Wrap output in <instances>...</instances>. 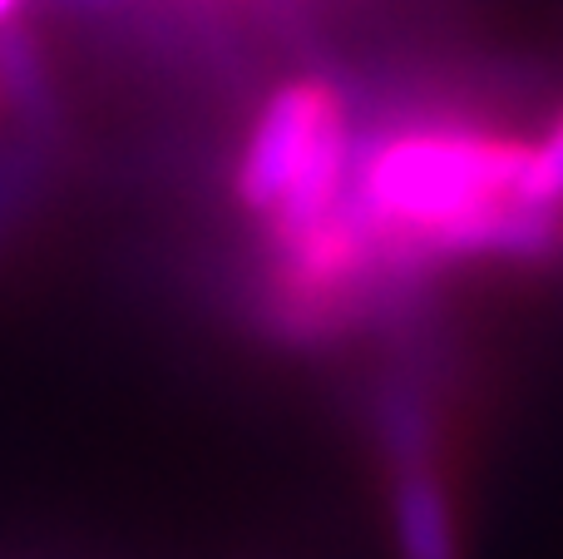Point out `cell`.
<instances>
[{
  "label": "cell",
  "instance_id": "cell-3",
  "mask_svg": "<svg viewBox=\"0 0 563 559\" xmlns=\"http://www.w3.org/2000/svg\"><path fill=\"white\" fill-rule=\"evenodd\" d=\"M390 550L396 559H465L460 515L435 465H400L390 475Z\"/></svg>",
  "mask_w": 563,
  "mask_h": 559
},
{
  "label": "cell",
  "instance_id": "cell-1",
  "mask_svg": "<svg viewBox=\"0 0 563 559\" xmlns=\"http://www.w3.org/2000/svg\"><path fill=\"white\" fill-rule=\"evenodd\" d=\"M525 139L465 124H420L351 149L341 208L376 248L406 263H539L563 243V213L519 198Z\"/></svg>",
  "mask_w": 563,
  "mask_h": 559
},
{
  "label": "cell",
  "instance_id": "cell-2",
  "mask_svg": "<svg viewBox=\"0 0 563 559\" xmlns=\"http://www.w3.org/2000/svg\"><path fill=\"white\" fill-rule=\"evenodd\" d=\"M351 114L327 79H287L263 105L233 174V194L273 233V248L297 243L327 223L351 178Z\"/></svg>",
  "mask_w": 563,
  "mask_h": 559
},
{
  "label": "cell",
  "instance_id": "cell-6",
  "mask_svg": "<svg viewBox=\"0 0 563 559\" xmlns=\"http://www.w3.org/2000/svg\"><path fill=\"white\" fill-rule=\"evenodd\" d=\"M20 6H25V0H0V30H5L10 20H15V10H20Z\"/></svg>",
  "mask_w": 563,
  "mask_h": 559
},
{
  "label": "cell",
  "instance_id": "cell-4",
  "mask_svg": "<svg viewBox=\"0 0 563 559\" xmlns=\"http://www.w3.org/2000/svg\"><path fill=\"white\" fill-rule=\"evenodd\" d=\"M376 431H380V446H386V461L396 465H430V406L416 386L396 382L380 402V416H376Z\"/></svg>",
  "mask_w": 563,
  "mask_h": 559
},
{
  "label": "cell",
  "instance_id": "cell-5",
  "mask_svg": "<svg viewBox=\"0 0 563 559\" xmlns=\"http://www.w3.org/2000/svg\"><path fill=\"white\" fill-rule=\"evenodd\" d=\"M519 198L534 208H554V213H563V114L544 129V139L525 144Z\"/></svg>",
  "mask_w": 563,
  "mask_h": 559
}]
</instances>
